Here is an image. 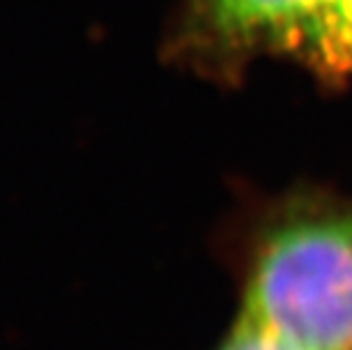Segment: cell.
Segmentation results:
<instances>
[{"label": "cell", "mask_w": 352, "mask_h": 350, "mask_svg": "<svg viewBox=\"0 0 352 350\" xmlns=\"http://www.w3.org/2000/svg\"><path fill=\"white\" fill-rule=\"evenodd\" d=\"M243 311L307 350H352V196L300 187L254 219Z\"/></svg>", "instance_id": "6da1fadb"}, {"label": "cell", "mask_w": 352, "mask_h": 350, "mask_svg": "<svg viewBox=\"0 0 352 350\" xmlns=\"http://www.w3.org/2000/svg\"><path fill=\"white\" fill-rule=\"evenodd\" d=\"M332 0H184L173 53L212 78L232 80L254 57H289Z\"/></svg>", "instance_id": "7a4b0ae2"}, {"label": "cell", "mask_w": 352, "mask_h": 350, "mask_svg": "<svg viewBox=\"0 0 352 350\" xmlns=\"http://www.w3.org/2000/svg\"><path fill=\"white\" fill-rule=\"evenodd\" d=\"M291 59L325 82L352 76V0H332L305 28Z\"/></svg>", "instance_id": "3957f363"}, {"label": "cell", "mask_w": 352, "mask_h": 350, "mask_svg": "<svg viewBox=\"0 0 352 350\" xmlns=\"http://www.w3.org/2000/svg\"><path fill=\"white\" fill-rule=\"evenodd\" d=\"M216 350H307L296 344L287 334L277 332L275 327L259 321L248 311H239L234 325L230 327L226 339Z\"/></svg>", "instance_id": "277c9868"}]
</instances>
